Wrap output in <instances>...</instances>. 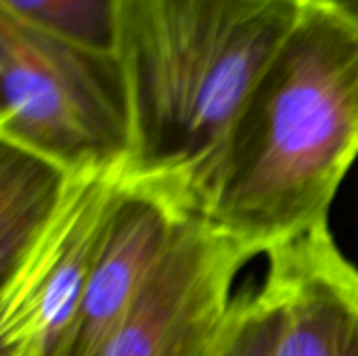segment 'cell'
<instances>
[{
  "label": "cell",
  "mask_w": 358,
  "mask_h": 356,
  "mask_svg": "<svg viewBox=\"0 0 358 356\" xmlns=\"http://www.w3.org/2000/svg\"><path fill=\"white\" fill-rule=\"evenodd\" d=\"M124 183L73 176L46 233L0 283V356H61Z\"/></svg>",
  "instance_id": "277c9868"
},
{
  "label": "cell",
  "mask_w": 358,
  "mask_h": 356,
  "mask_svg": "<svg viewBox=\"0 0 358 356\" xmlns=\"http://www.w3.org/2000/svg\"><path fill=\"white\" fill-rule=\"evenodd\" d=\"M277 332V306L264 285L235 296L227 327L212 356H268Z\"/></svg>",
  "instance_id": "30bf717a"
},
{
  "label": "cell",
  "mask_w": 358,
  "mask_h": 356,
  "mask_svg": "<svg viewBox=\"0 0 358 356\" xmlns=\"http://www.w3.org/2000/svg\"><path fill=\"white\" fill-rule=\"evenodd\" d=\"M73 174L0 141V277L6 281L59 214ZM0 281V283H2Z\"/></svg>",
  "instance_id": "ba28073f"
},
{
  "label": "cell",
  "mask_w": 358,
  "mask_h": 356,
  "mask_svg": "<svg viewBox=\"0 0 358 356\" xmlns=\"http://www.w3.org/2000/svg\"><path fill=\"white\" fill-rule=\"evenodd\" d=\"M120 0H0V10L55 36L101 48H115Z\"/></svg>",
  "instance_id": "9c48e42d"
},
{
  "label": "cell",
  "mask_w": 358,
  "mask_h": 356,
  "mask_svg": "<svg viewBox=\"0 0 358 356\" xmlns=\"http://www.w3.org/2000/svg\"><path fill=\"white\" fill-rule=\"evenodd\" d=\"M310 0H120L136 157L126 178L199 206L224 138Z\"/></svg>",
  "instance_id": "7a4b0ae2"
},
{
  "label": "cell",
  "mask_w": 358,
  "mask_h": 356,
  "mask_svg": "<svg viewBox=\"0 0 358 356\" xmlns=\"http://www.w3.org/2000/svg\"><path fill=\"white\" fill-rule=\"evenodd\" d=\"M262 285L277 306L268 356H358V266L329 227L268 254Z\"/></svg>",
  "instance_id": "52a82bcc"
},
{
  "label": "cell",
  "mask_w": 358,
  "mask_h": 356,
  "mask_svg": "<svg viewBox=\"0 0 358 356\" xmlns=\"http://www.w3.org/2000/svg\"><path fill=\"white\" fill-rule=\"evenodd\" d=\"M357 157L358 27L310 0L239 109L197 216L268 254L327 225Z\"/></svg>",
  "instance_id": "6da1fadb"
},
{
  "label": "cell",
  "mask_w": 358,
  "mask_h": 356,
  "mask_svg": "<svg viewBox=\"0 0 358 356\" xmlns=\"http://www.w3.org/2000/svg\"><path fill=\"white\" fill-rule=\"evenodd\" d=\"M0 141L69 174L128 176L136 126L115 50L92 48L0 10Z\"/></svg>",
  "instance_id": "3957f363"
},
{
  "label": "cell",
  "mask_w": 358,
  "mask_h": 356,
  "mask_svg": "<svg viewBox=\"0 0 358 356\" xmlns=\"http://www.w3.org/2000/svg\"><path fill=\"white\" fill-rule=\"evenodd\" d=\"M187 216L166 191L126 178L61 356H94L166 258Z\"/></svg>",
  "instance_id": "8992f818"
},
{
  "label": "cell",
  "mask_w": 358,
  "mask_h": 356,
  "mask_svg": "<svg viewBox=\"0 0 358 356\" xmlns=\"http://www.w3.org/2000/svg\"><path fill=\"white\" fill-rule=\"evenodd\" d=\"M327 2L334 4L342 15H346L358 27V0H327Z\"/></svg>",
  "instance_id": "8fae6325"
},
{
  "label": "cell",
  "mask_w": 358,
  "mask_h": 356,
  "mask_svg": "<svg viewBox=\"0 0 358 356\" xmlns=\"http://www.w3.org/2000/svg\"><path fill=\"white\" fill-rule=\"evenodd\" d=\"M254 256L189 214L166 258L94 356H212L233 308V283Z\"/></svg>",
  "instance_id": "5b68a950"
}]
</instances>
